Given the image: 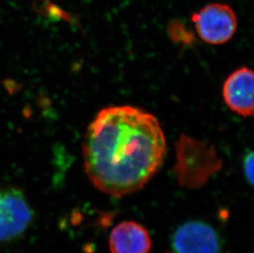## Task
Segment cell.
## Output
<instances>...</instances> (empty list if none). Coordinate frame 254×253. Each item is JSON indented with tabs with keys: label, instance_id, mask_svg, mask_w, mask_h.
Segmentation results:
<instances>
[{
	"label": "cell",
	"instance_id": "obj_1",
	"mask_svg": "<svg viewBox=\"0 0 254 253\" xmlns=\"http://www.w3.org/2000/svg\"><path fill=\"white\" fill-rule=\"evenodd\" d=\"M82 153L91 184L121 197L139 191L158 172L166 157V136L150 113L129 105L111 106L89 125Z\"/></svg>",
	"mask_w": 254,
	"mask_h": 253
},
{
	"label": "cell",
	"instance_id": "obj_2",
	"mask_svg": "<svg viewBox=\"0 0 254 253\" xmlns=\"http://www.w3.org/2000/svg\"><path fill=\"white\" fill-rule=\"evenodd\" d=\"M175 148L176 162L173 173L184 188L198 189L221 170L222 160L216 147L206 141L181 134Z\"/></svg>",
	"mask_w": 254,
	"mask_h": 253
},
{
	"label": "cell",
	"instance_id": "obj_3",
	"mask_svg": "<svg viewBox=\"0 0 254 253\" xmlns=\"http://www.w3.org/2000/svg\"><path fill=\"white\" fill-rule=\"evenodd\" d=\"M192 22L206 43L221 46L232 39L238 27L237 15L230 5L213 2L194 12Z\"/></svg>",
	"mask_w": 254,
	"mask_h": 253
},
{
	"label": "cell",
	"instance_id": "obj_4",
	"mask_svg": "<svg viewBox=\"0 0 254 253\" xmlns=\"http://www.w3.org/2000/svg\"><path fill=\"white\" fill-rule=\"evenodd\" d=\"M27 196L13 187H0V244L18 239L33 220Z\"/></svg>",
	"mask_w": 254,
	"mask_h": 253
},
{
	"label": "cell",
	"instance_id": "obj_5",
	"mask_svg": "<svg viewBox=\"0 0 254 253\" xmlns=\"http://www.w3.org/2000/svg\"><path fill=\"white\" fill-rule=\"evenodd\" d=\"M221 237L215 228L201 220L180 225L171 236L172 253H221Z\"/></svg>",
	"mask_w": 254,
	"mask_h": 253
},
{
	"label": "cell",
	"instance_id": "obj_6",
	"mask_svg": "<svg viewBox=\"0 0 254 253\" xmlns=\"http://www.w3.org/2000/svg\"><path fill=\"white\" fill-rule=\"evenodd\" d=\"M254 72L249 67L239 68L228 76L222 96L232 112L244 118L254 115Z\"/></svg>",
	"mask_w": 254,
	"mask_h": 253
},
{
	"label": "cell",
	"instance_id": "obj_7",
	"mask_svg": "<svg viewBox=\"0 0 254 253\" xmlns=\"http://www.w3.org/2000/svg\"><path fill=\"white\" fill-rule=\"evenodd\" d=\"M109 245L111 253H149L152 243L142 225L134 221H124L114 228Z\"/></svg>",
	"mask_w": 254,
	"mask_h": 253
},
{
	"label": "cell",
	"instance_id": "obj_8",
	"mask_svg": "<svg viewBox=\"0 0 254 253\" xmlns=\"http://www.w3.org/2000/svg\"><path fill=\"white\" fill-rule=\"evenodd\" d=\"M254 153L250 151V153L246 154L243 161L244 174L250 186H253L254 184Z\"/></svg>",
	"mask_w": 254,
	"mask_h": 253
}]
</instances>
